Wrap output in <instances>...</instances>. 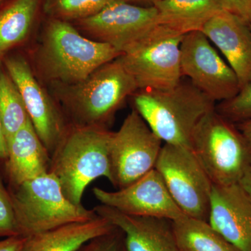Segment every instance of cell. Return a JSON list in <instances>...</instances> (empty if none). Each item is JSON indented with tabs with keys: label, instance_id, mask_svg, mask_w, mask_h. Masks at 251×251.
<instances>
[{
	"label": "cell",
	"instance_id": "cell-8",
	"mask_svg": "<svg viewBox=\"0 0 251 251\" xmlns=\"http://www.w3.org/2000/svg\"><path fill=\"white\" fill-rule=\"evenodd\" d=\"M155 169L184 215L208 221L213 184L192 149L164 143Z\"/></svg>",
	"mask_w": 251,
	"mask_h": 251
},
{
	"label": "cell",
	"instance_id": "cell-35",
	"mask_svg": "<svg viewBox=\"0 0 251 251\" xmlns=\"http://www.w3.org/2000/svg\"><path fill=\"white\" fill-rule=\"evenodd\" d=\"M121 251H126L125 250V249H124V248H123V249H122Z\"/></svg>",
	"mask_w": 251,
	"mask_h": 251
},
{
	"label": "cell",
	"instance_id": "cell-20",
	"mask_svg": "<svg viewBox=\"0 0 251 251\" xmlns=\"http://www.w3.org/2000/svg\"><path fill=\"white\" fill-rule=\"evenodd\" d=\"M42 0H11L0 9V62L24 42L35 23Z\"/></svg>",
	"mask_w": 251,
	"mask_h": 251
},
{
	"label": "cell",
	"instance_id": "cell-18",
	"mask_svg": "<svg viewBox=\"0 0 251 251\" xmlns=\"http://www.w3.org/2000/svg\"><path fill=\"white\" fill-rule=\"evenodd\" d=\"M116 229L110 221L98 216L26 237L21 251H78L87 243Z\"/></svg>",
	"mask_w": 251,
	"mask_h": 251
},
{
	"label": "cell",
	"instance_id": "cell-15",
	"mask_svg": "<svg viewBox=\"0 0 251 251\" xmlns=\"http://www.w3.org/2000/svg\"><path fill=\"white\" fill-rule=\"evenodd\" d=\"M202 32L221 51L239 79L241 88L251 82V31L249 25L222 10L203 27Z\"/></svg>",
	"mask_w": 251,
	"mask_h": 251
},
{
	"label": "cell",
	"instance_id": "cell-19",
	"mask_svg": "<svg viewBox=\"0 0 251 251\" xmlns=\"http://www.w3.org/2000/svg\"><path fill=\"white\" fill-rule=\"evenodd\" d=\"M157 23L184 35L202 31L223 9L221 0H159L153 5Z\"/></svg>",
	"mask_w": 251,
	"mask_h": 251
},
{
	"label": "cell",
	"instance_id": "cell-14",
	"mask_svg": "<svg viewBox=\"0 0 251 251\" xmlns=\"http://www.w3.org/2000/svg\"><path fill=\"white\" fill-rule=\"evenodd\" d=\"M208 222L240 251H251V198L239 183L213 184Z\"/></svg>",
	"mask_w": 251,
	"mask_h": 251
},
{
	"label": "cell",
	"instance_id": "cell-2",
	"mask_svg": "<svg viewBox=\"0 0 251 251\" xmlns=\"http://www.w3.org/2000/svg\"><path fill=\"white\" fill-rule=\"evenodd\" d=\"M112 135L106 127L72 124L51 154L49 173L74 204H82L86 188L94 180L105 177L112 184Z\"/></svg>",
	"mask_w": 251,
	"mask_h": 251
},
{
	"label": "cell",
	"instance_id": "cell-31",
	"mask_svg": "<svg viewBox=\"0 0 251 251\" xmlns=\"http://www.w3.org/2000/svg\"><path fill=\"white\" fill-rule=\"evenodd\" d=\"M239 184L251 198V168L247 172V174L244 175Z\"/></svg>",
	"mask_w": 251,
	"mask_h": 251
},
{
	"label": "cell",
	"instance_id": "cell-32",
	"mask_svg": "<svg viewBox=\"0 0 251 251\" xmlns=\"http://www.w3.org/2000/svg\"><path fill=\"white\" fill-rule=\"evenodd\" d=\"M105 237V236H104ZM103 237L98 238V239H94L91 242L85 244L80 251H97L101 242V239Z\"/></svg>",
	"mask_w": 251,
	"mask_h": 251
},
{
	"label": "cell",
	"instance_id": "cell-28",
	"mask_svg": "<svg viewBox=\"0 0 251 251\" xmlns=\"http://www.w3.org/2000/svg\"><path fill=\"white\" fill-rule=\"evenodd\" d=\"M26 237L16 236L0 240V251H21Z\"/></svg>",
	"mask_w": 251,
	"mask_h": 251
},
{
	"label": "cell",
	"instance_id": "cell-22",
	"mask_svg": "<svg viewBox=\"0 0 251 251\" xmlns=\"http://www.w3.org/2000/svg\"><path fill=\"white\" fill-rule=\"evenodd\" d=\"M0 120L9 140L30 120L17 86L0 63Z\"/></svg>",
	"mask_w": 251,
	"mask_h": 251
},
{
	"label": "cell",
	"instance_id": "cell-29",
	"mask_svg": "<svg viewBox=\"0 0 251 251\" xmlns=\"http://www.w3.org/2000/svg\"><path fill=\"white\" fill-rule=\"evenodd\" d=\"M8 156V143L2 123L0 120V161H6Z\"/></svg>",
	"mask_w": 251,
	"mask_h": 251
},
{
	"label": "cell",
	"instance_id": "cell-11",
	"mask_svg": "<svg viewBox=\"0 0 251 251\" xmlns=\"http://www.w3.org/2000/svg\"><path fill=\"white\" fill-rule=\"evenodd\" d=\"M92 40L111 46L122 54L158 24L154 6L115 0L98 14L75 22Z\"/></svg>",
	"mask_w": 251,
	"mask_h": 251
},
{
	"label": "cell",
	"instance_id": "cell-23",
	"mask_svg": "<svg viewBox=\"0 0 251 251\" xmlns=\"http://www.w3.org/2000/svg\"><path fill=\"white\" fill-rule=\"evenodd\" d=\"M115 0H45L44 9L50 18L60 21H82L98 14Z\"/></svg>",
	"mask_w": 251,
	"mask_h": 251
},
{
	"label": "cell",
	"instance_id": "cell-16",
	"mask_svg": "<svg viewBox=\"0 0 251 251\" xmlns=\"http://www.w3.org/2000/svg\"><path fill=\"white\" fill-rule=\"evenodd\" d=\"M94 211L125 234L126 251H181L170 220L128 215L103 204Z\"/></svg>",
	"mask_w": 251,
	"mask_h": 251
},
{
	"label": "cell",
	"instance_id": "cell-26",
	"mask_svg": "<svg viewBox=\"0 0 251 251\" xmlns=\"http://www.w3.org/2000/svg\"><path fill=\"white\" fill-rule=\"evenodd\" d=\"M223 9L242 19L247 24L251 22V0H221Z\"/></svg>",
	"mask_w": 251,
	"mask_h": 251
},
{
	"label": "cell",
	"instance_id": "cell-21",
	"mask_svg": "<svg viewBox=\"0 0 251 251\" xmlns=\"http://www.w3.org/2000/svg\"><path fill=\"white\" fill-rule=\"evenodd\" d=\"M172 226L181 251H240L208 221L184 215L172 221Z\"/></svg>",
	"mask_w": 251,
	"mask_h": 251
},
{
	"label": "cell",
	"instance_id": "cell-6",
	"mask_svg": "<svg viewBox=\"0 0 251 251\" xmlns=\"http://www.w3.org/2000/svg\"><path fill=\"white\" fill-rule=\"evenodd\" d=\"M20 236L27 237L65 225L85 222L98 215L71 202L58 180L48 173L9 190Z\"/></svg>",
	"mask_w": 251,
	"mask_h": 251
},
{
	"label": "cell",
	"instance_id": "cell-30",
	"mask_svg": "<svg viewBox=\"0 0 251 251\" xmlns=\"http://www.w3.org/2000/svg\"><path fill=\"white\" fill-rule=\"evenodd\" d=\"M235 125L251 145V120L240 122Z\"/></svg>",
	"mask_w": 251,
	"mask_h": 251
},
{
	"label": "cell",
	"instance_id": "cell-5",
	"mask_svg": "<svg viewBox=\"0 0 251 251\" xmlns=\"http://www.w3.org/2000/svg\"><path fill=\"white\" fill-rule=\"evenodd\" d=\"M191 148L213 184H238L251 168V144L215 109L196 126Z\"/></svg>",
	"mask_w": 251,
	"mask_h": 251
},
{
	"label": "cell",
	"instance_id": "cell-12",
	"mask_svg": "<svg viewBox=\"0 0 251 251\" xmlns=\"http://www.w3.org/2000/svg\"><path fill=\"white\" fill-rule=\"evenodd\" d=\"M3 59L5 69L21 93L33 126L51 156L69 125L24 57L10 56Z\"/></svg>",
	"mask_w": 251,
	"mask_h": 251
},
{
	"label": "cell",
	"instance_id": "cell-25",
	"mask_svg": "<svg viewBox=\"0 0 251 251\" xmlns=\"http://www.w3.org/2000/svg\"><path fill=\"white\" fill-rule=\"evenodd\" d=\"M20 236L12 200L0 174V237Z\"/></svg>",
	"mask_w": 251,
	"mask_h": 251
},
{
	"label": "cell",
	"instance_id": "cell-4",
	"mask_svg": "<svg viewBox=\"0 0 251 251\" xmlns=\"http://www.w3.org/2000/svg\"><path fill=\"white\" fill-rule=\"evenodd\" d=\"M132 96L134 108L163 143L188 148L196 126L216 107L191 82L182 80L170 90H138Z\"/></svg>",
	"mask_w": 251,
	"mask_h": 251
},
{
	"label": "cell",
	"instance_id": "cell-33",
	"mask_svg": "<svg viewBox=\"0 0 251 251\" xmlns=\"http://www.w3.org/2000/svg\"><path fill=\"white\" fill-rule=\"evenodd\" d=\"M124 1L133 4H141V6H151L159 0H124Z\"/></svg>",
	"mask_w": 251,
	"mask_h": 251
},
{
	"label": "cell",
	"instance_id": "cell-34",
	"mask_svg": "<svg viewBox=\"0 0 251 251\" xmlns=\"http://www.w3.org/2000/svg\"><path fill=\"white\" fill-rule=\"evenodd\" d=\"M249 27H250V29L251 31V22L250 23V24H249Z\"/></svg>",
	"mask_w": 251,
	"mask_h": 251
},
{
	"label": "cell",
	"instance_id": "cell-7",
	"mask_svg": "<svg viewBox=\"0 0 251 251\" xmlns=\"http://www.w3.org/2000/svg\"><path fill=\"white\" fill-rule=\"evenodd\" d=\"M182 34L157 25L118 57L138 90H166L181 80Z\"/></svg>",
	"mask_w": 251,
	"mask_h": 251
},
{
	"label": "cell",
	"instance_id": "cell-13",
	"mask_svg": "<svg viewBox=\"0 0 251 251\" xmlns=\"http://www.w3.org/2000/svg\"><path fill=\"white\" fill-rule=\"evenodd\" d=\"M92 192L100 204L128 215L162 218L172 221L184 216L156 169L117 191L95 187Z\"/></svg>",
	"mask_w": 251,
	"mask_h": 251
},
{
	"label": "cell",
	"instance_id": "cell-1",
	"mask_svg": "<svg viewBox=\"0 0 251 251\" xmlns=\"http://www.w3.org/2000/svg\"><path fill=\"white\" fill-rule=\"evenodd\" d=\"M121 54L108 44L85 37L70 23L50 18L35 62L44 80L52 85H69Z\"/></svg>",
	"mask_w": 251,
	"mask_h": 251
},
{
	"label": "cell",
	"instance_id": "cell-36",
	"mask_svg": "<svg viewBox=\"0 0 251 251\" xmlns=\"http://www.w3.org/2000/svg\"><path fill=\"white\" fill-rule=\"evenodd\" d=\"M3 0H0V2H1V1H2Z\"/></svg>",
	"mask_w": 251,
	"mask_h": 251
},
{
	"label": "cell",
	"instance_id": "cell-27",
	"mask_svg": "<svg viewBox=\"0 0 251 251\" xmlns=\"http://www.w3.org/2000/svg\"><path fill=\"white\" fill-rule=\"evenodd\" d=\"M119 229L102 238L100 247L97 251H121Z\"/></svg>",
	"mask_w": 251,
	"mask_h": 251
},
{
	"label": "cell",
	"instance_id": "cell-17",
	"mask_svg": "<svg viewBox=\"0 0 251 251\" xmlns=\"http://www.w3.org/2000/svg\"><path fill=\"white\" fill-rule=\"evenodd\" d=\"M7 143L4 167L10 188L49 173L50 154L31 120L10 138Z\"/></svg>",
	"mask_w": 251,
	"mask_h": 251
},
{
	"label": "cell",
	"instance_id": "cell-10",
	"mask_svg": "<svg viewBox=\"0 0 251 251\" xmlns=\"http://www.w3.org/2000/svg\"><path fill=\"white\" fill-rule=\"evenodd\" d=\"M182 76L214 101L235 97L241 90L235 73L218 53L202 31L183 36L180 45Z\"/></svg>",
	"mask_w": 251,
	"mask_h": 251
},
{
	"label": "cell",
	"instance_id": "cell-24",
	"mask_svg": "<svg viewBox=\"0 0 251 251\" xmlns=\"http://www.w3.org/2000/svg\"><path fill=\"white\" fill-rule=\"evenodd\" d=\"M216 111L234 124L251 120V82L232 98L220 102Z\"/></svg>",
	"mask_w": 251,
	"mask_h": 251
},
{
	"label": "cell",
	"instance_id": "cell-9",
	"mask_svg": "<svg viewBox=\"0 0 251 251\" xmlns=\"http://www.w3.org/2000/svg\"><path fill=\"white\" fill-rule=\"evenodd\" d=\"M162 147L163 141L133 108L120 129L112 132V184L125 188L155 169Z\"/></svg>",
	"mask_w": 251,
	"mask_h": 251
},
{
	"label": "cell",
	"instance_id": "cell-3",
	"mask_svg": "<svg viewBox=\"0 0 251 251\" xmlns=\"http://www.w3.org/2000/svg\"><path fill=\"white\" fill-rule=\"evenodd\" d=\"M53 87L72 125L81 126L105 127L126 99L138 90L119 58L100 66L77 83Z\"/></svg>",
	"mask_w": 251,
	"mask_h": 251
}]
</instances>
